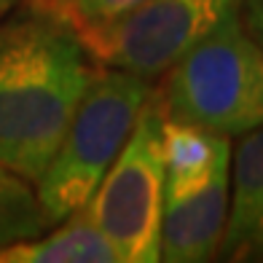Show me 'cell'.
Wrapping results in <instances>:
<instances>
[{"instance_id":"obj_1","label":"cell","mask_w":263,"mask_h":263,"mask_svg":"<svg viewBox=\"0 0 263 263\" xmlns=\"http://www.w3.org/2000/svg\"><path fill=\"white\" fill-rule=\"evenodd\" d=\"M76 30L43 8L0 19V166L27 183L49 166L91 78Z\"/></svg>"},{"instance_id":"obj_2","label":"cell","mask_w":263,"mask_h":263,"mask_svg":"<svg viewBox=\"0 0 263 263\" xmlns=\"http://www.w3.org/2000/svg\"><path fill=\"white\" fill-rule=\"evenodd\" d=\"M156 97L164 118L226 137L263 126V49L236 11L166 70Z\"/></svg>"},{"instance_id":"obj_3","label":"cell","mask_w":263,"mask_h":263,"mask_svg":"<svg viewBox=\"0 0 263 263\" xmlns=\"http://www.w3.org/2000/svg\"><path fill=\"white\" fill-rule=\"evenodd\" d=\"M151 91L153 86L145 78L94 65L62 142L35 183V199L49 226L89 201L132 135Z\"/></svg>"},{"instance_id":"obj_4","label":"cell","mask_w":263,"mask_h":263,"mask_svg":"<svg viewBox=\"0 0 263 263\" xmlns=\"http://www.w3.org/2000/svg\"><path fill=\"white\" fill-rule=\"evenodd\" d=\"M161 121L164 113L153 89L124 148L83 204L118 263L159 260L164 210Z\"/></svg>"},{"instance_id":"obj_5","label":"cell","mask_w":263,"mask_h":263,"mask_svg":"<svg viewBox=\"0 0 263 263\" xmlns=\"http://www.w3.org/2000/svg\"><path fill=\"white\" fill-rule=\"evenodd\" d=\"M236 8L239 0H145L76 35L94 65L153 81Z\"/></svg>"},{"instance_id":"obj_6","label":"cell","mask_w":263,"mask_h":263,"mask_svg":"<svg viewBox=\"0 0 263 263\" xmlns=\"http://www.w3.org/2000/svg\"><path fill=\"white\" fill-rule=\"evenodd\" d=\"M229 191L231 170H226L194 194L164 201L159 260L201 263L218 255L229 218Z\"/></svg>"},{"instance_id":"obj_7","label":"cell","mask_w":263,"mask_h":263,"mask_svg":"<svg viewBox=\"0 0 263 263\" xmlns=\"http://www.w3.org/2000/svg\"><path fill=\"white\" fill-rule=\"evenodd\" d=\"M218 255L229 260L263 258V126L242 135L231 151L229 218Z\"/></svg>"},{"instance_id":"obj_8","label":"cell","mask_w":263,"mask_h":263,"mask_svg":"<svg viewBox=\"0 0 263 263\" xmlns=\"http://www.w3.org/2000/svg\"><path fill=\"white\" fill-rule=\"evenodd\" d=\"M164 201L180 199L231 170V137L185 121H161Z\"/></svg>"},{"instance_id":"obj_9","label":"cell","mask_w":263,"mask_h":263,"mask_svg":"<svg viewBox=\"0 0 263 263\" xmlns=\"http://www.w3.org/2000/svg\"><path fill=\"white\" fill-rule=\"evenodd\" d=\"M0 263H118V258L97 231L86 207H81L59 220L51 234L3 245Z\"/></svg>"},{"instance_id":"obj_10","label":"cell","mask_w":263,"mask_h":263,"mask_svg":"<svg viewBox=\"0 0 263 263\" xmlns=\"http://www.w3.org/2000/svg\"><path fill=\"white\" fill-rule=\"evenodd\" d=\"M46 229L49 223L35 194L27 188V180L16 175L0 177V247L38 236Z\"/></svg>"},{"instance_id":"obj_11","label":"cell","mask_w":263,"mask_h":263,"mask_svg":"<svg viewBox=\"0 0 263 263\" xmlns=\"http://www.w3.org/2000/svg\"><path fill=\"white\" fill-rule=\"evenodd\" d=\"M27 3L49 11L73 30H81L89 25H102V22L124 16L126 11L137 8L145 0H27Z\"/></svg>"},{"instance_id":"obj_12","label":"cell","mask_w":263,"mask_h":263,"mask_svg":"<svg viewBox=\"0 0 263 263\" xmlns=\"http://www.w3.org/2000/svg\"><path fill=\"white\" fill-rule=\"evenodd\" d=\"M242 25L253 35V41L263 49V0H247V14H245Z\"/></svg>"},{"instance_id":"obj_13","label":"cell","mask_w":263,"mask_h":263,"mask_svg":"<svg viewBox=\"0 0 263 263\" xmlns=\"http://www.w3.org/2000/svg\"><path fill=\"white\" fill-rule=\"evenodd\" d=\"M19 3H22V0H0V19H6Z\"/></svg>"},{"instance_id":"obj_14","label":"cell","mask_w":263,"mask_h":263,"mask_svg":"<svg viewBox=\"0 0 263 263\" xmlns=\"http://www.w3.org/2000/svg\"><path fill=\"white\" fill-rule=\"evenodd\" d=\"M8 175H11V172H8V170H3V166H0V177H8Z\"/></svg>"}]
</instances>
